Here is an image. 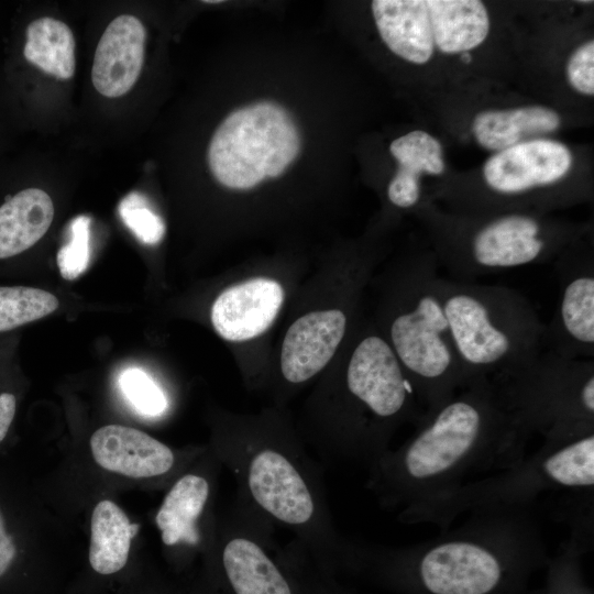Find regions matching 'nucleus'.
Here are the masks:
<instances>
[{
  "instance_id": "nucleus-1",
  "label": "nucleus",
  "mask_w": 594,
  "mask_h": 594,
  "mask_svg": "<svg viewBox=\"0 0 594 594\" xmlns=\"http://www.w3.org/2000/svg\"><path fill=\"white\" fill-rule=\"evenodd\" d=\"M488 380L460 388L425 416L414 436L369 465L367 487L380 503L414 522L468 485L475 474L519 462L527 437Z\"/></svg>"
},
{
  "instance_id": "nucleus-2",
  "label": "nucleus",
  "mask_w": 594,
  "mask_h": 594,
  "mask_svg": "<svg viewBox=\"0 0 594 594\" xmlns=\"http://www.w3.org/2000/svg\"><path fill=\"white\" fill-rule=\"evenodd\" d=\"M217 458L231 471L235 498L289 529L322 570H342L346 540L328 505L323 464L279 409L223 418Z\"/></svg>"
},
{
  "instance_id": "nucleus-3",
  "label": "nucleus",
  "mask_w": 594,
  "mask_h": 594,
  "mask_svg": "<svg viewBox=\"0 0 594 594\" xmlns=\"http://www.w3.org/2000/svg\"><path fill=\"white\" fill-rule=\"evenodd\" d=\"M338 372L307 404L299 431L319 461H361L387 452L395 431L425 411L405 370L374 322L360 327Z\"/></svg>"
},
{
  "instance_id": "nucleus-4",
  "label": "nucleus",
  "mask_w": 594,
  "mask_h": 594,
  "mask_svg": "<svg viewBox=\"0 0 594 594\" xmlns=\"http://www.w3.org/2000/svg\"><path fill=\"white\" fill-rule=\"evenodd\" d=\"M518 506L481 508L464 526L407 549L350 541L346 570L427 594H495L516 566L540 556L536 528Z\"/></svg>"
},
{
  "instance_id": "nucleus-5",
  "label": "nucleus",
  "mask_w": 594,
  "mask_h": 594,
  "mask_svg": "<svg viewBox=\"0 0 594 594\" xmlns=\"http://www.w3.org/2000/svg\"><path fill=\"white\" fill-rule=\"evenodd\" d=\"M435 254L410 257L385 275L375 326L405 370L428 415L462 388L438 290Z\"/></svg>"
},
{
  "instance_id": "nucleus-6",
  "label": "nucleus",
  "mask_w": 594,
  "mask_h": 594,
  "mask_svg": "<svg viewBox=\"0 0 594 594\" xmlns=\"http://www.w3.org/2000/svg\"><path fill=\"white\" fill-rule=\"evenodd\" d=\"M438 290L462 388L518 369L542 351L544 323L516 289L439 276Z\"/></svg>"
},
{
  "instance_id": "nucleus-7",
  "label": "nucleus",
  "mask_w": 594,
  "mask_h": 594,
  "mask_svg": "<svg viewBox=\"0 0 594 594\" xmlns=\"http://www.w3.org/2000/svg\"><path fill=\"white\" fill-rule=\"evenodd\" d=\"M499 402L528 435L559 442L594 432V360L542 350L529 363L488 378Z\"/></svg>"
},
{
  "instance_id": "nucleus-8",
  "label": "nucleus",
  "mask_w": 594,
  "mask_h": 594,
  "mask_svg": "<svg viewBox=\"0 0 594 594\" xmlns=\"http://www.w3.org/2000/svg\"><path fill=\"white\" fill-rule=\"evenodd\" d=\"M300 134L279 103L261 100L230 112L208 146V165L222 186L248 190L280 176L300 151Z\"/></svg>"
},
{
  "instance_id": "nucleus-9",
  "label": "nucleus",
  "mask_w": 594,
  "mask_h": 594,
  "mask_svg": "<svg viewBox=\"0 0 594 594\" xmlns=\"http://www.w3.org/2000/svg\"><path fill=\"white\" fill-rule=\"evenodd\" d=\"M474 226L462 238L441 241L435 254L454 279L473 280L547 262L562 242L551 237L546 223L528 213H504Z\"/></svg>"
},
{
  "instance_id": "nucleus-10",
  "label": "nucleus",
  "mask_w": 594,
  "mask_h": 594,
  "mask_svg": "<svg viewBox=\"0 0 594 594\" xmlns=\"http://www.w3.org/2000/svg\"><path fill=\"white\" fill-rule=\"evenodd\" d=\"M274 525L235 498L228 525L215 546L212 594H298L276 553Z\"/></svg>"
},
{
  "instance_id": "nucleus-11",
  "label": "nucleus",
  "mask_w": 594,
  "mask_h": 594,
  "mask_svg": "<svg viewBox=\"0 0 594 594\" xmlns=\"http://www.w3.org/2000/svg\"><path fill=\"white\" fill-rule=\"evenodd\" d=\"M563 252L556 263L558 299L543 326L542 350L568 359L593 360V256L590 252Z\"/></svg>"
},
{
  "instance_id": "nucleus-12",
  "label": "nucleus",
  "mask_w": 594,
  "mask_h": 594,
  "mask_svg": "<svg viewBox=\"0 0 594 594\" xmlns=\"http://www.w3.org/2000/svg\"><path fill=\"white\" fill-rule=\"evenodd\" d=\"M360 296L339 307L307 312L288 327L279 355L280 376L287 386H300L329 365L349 334L354 333Z\"/></svg>"
},
{
  "instance_id": "nucleus-13",
  "label": "nucleus",
  "mask_w": 594,
  "mask_h": 594,
  "mask_svg": "<svg viewBox=\"0 0 594 594\" xmlns=\"http://www.w3.org/2000/svg\"><path fill=\"white\" fill-rule=\"evenodd\" d=\"M571 165L572 154L564 144L532 139L493 155L484 165L483 176L494 193L516 196L557 183Z\"/></svg>"
},
{
  "instance_id": "nucleus-14",
  "label": "nucleus",
  "mask_w": 594,
  "mask_h": 594,
  "mask_svg": "<svg viewBox=\"0 0 594 594\" xmlns=\"http://www.w3.org/2000/svg\"><path fill=\"white\" fill-rule=\"evenodd\" d=\"M285 299L282 284L268 277L239 282L222 290L212 304L216 332L229 342L260 337L276 320Z\"/></svg>"
},
{
  "instance_id": "nucleus-15",
  "label": "nucleus",
  "mask_w": 594,
  "mask_h": 594,
  "mask_svg": "<svg viewBox=\"0 0 594 594\" xmlns=\"http://www.w3.org/2000/svg\"><path fill=\"white\" fill-rule=\"evenodd\" d=\"M146 30L134 15L113 19L101 35L92 62L91 80L98 92L118 98L138 81L145 51Z\"/></svg>"
},
{
  "instance_id": "nucleus-16",
  "label": "nucleus",
  "mask_w": 594,
  "mask_h": 594,
  "mask_svg": "<svg viewBox=\"0 0 594 594\" xmlns=\"http://www.w3.org/2000/svg\"><path fill=\"white\" fill-rule=\"evenodd\" d=\"M90 448L101 468L134 479L166 474L176 463L169 447L141 430L121 425L96 430Z\"/></svg>"
},
{
  "instance_id": "nucleus-17",
  "label": "nucleus",
  "mask_w": 594,
  "mask_h": 594,
  "mask_svg": "<svg viewBox=\"0 0 594 594\" xmlns=\"http://www.w3.org/2000/svg\"><path fill=\"white\" fill-rule=\"evenodd\" d=\"M372 12L384 43L399 57L427 63L433 54L429 11L422 0H375Z\"/></svg>"
},
{
  "instance_id": "nucleus-18",
  "label": "nucleus",
  "mask_w": 594,
  "mask_h": 594,
  "mask_svg": "<svg viewBox=\"0 0 594 594\" xmlns=\"http://www.w3.org/2000/svg\"><path fill=\"white\" fill-rule=\"evenodd\" d=\"M210 496L211 482L198 473H187L173 484L155 516L165 546L201 544L200 521Z\"/></svg>"
},
{
  "instance_id": "nucleus-19",
  "label": "nucleus",
  "mask_w": 594,
  "mask_h": 594,
  "mask_svg": "<svg viewBox=\"0 0 594 594\" xmlns=\"http://www.w3.org/2000/svg\"><path fill=\"white\" fill-rule=\"evenodd\" d=\"M54 205L44 190L19 191L0 207V258H7L33 246L48 230Z\"/></svg>"
},
{
  "instance_id": "nucleus-20",
  "label": "nucleus",
  "mask_w": 594,
  "mask_h": 594,
  "mask_svg": "<svg viewBox=\"0 0 594 594\" xmlns=\"http://www.w3.org/2000/svg\"><path fill=\"white\" fill-rule=\"evenodd\" d=\"M559 125L560 117L556 111L531 106L483 111L475 117L472 129L483 147L499 152L534 136L553 132Z\"/></svg>"
},
{
  "instance_id": "nucleus-21",
  "label": "nucleus",
  "mask_w": 594,
  "mask_h": 594,
  "mask_svg": "<svg viewBox=\"0 0 594 594\" xmlns=\"http://www.w3.org/2000/svg\"><path fill=\"white\" fill-rule=\"evenodd\" d=\"M426 4L433 44L442 53H465L486 38L490 19L481 1L428 0Z\"/></svg>"
},
{
  "instance_id": "nucleus-22",
  "label": "nucleus",
  "mask_w": 594,
  "mask_h": 594,
  "mask_svg": "<svg viewBox=\"0 0 594 594\" xmlns=\"http://www.w3.org/2000/svg\"><path fill=\"white\" fill-rule=\"evenodd\" d=\"M111 501L99 502L91 516L89 562L100 574H112L127 563L131 539L139 530Z\"/></svg>"
},
{
  "instance_id": "nucleus-23",
  "label": "nucleus",
  "mask_w": 594,
  "mask_h": 594,
  "mask_svg": "<svg viewBox=\"0 0 594 594\" xmlns=\"http://www.w3.org/2000/svg\"><path fill=\"white\" fill-rule=\"evenodd\" d=\"M23 54L29 63L57 79L66 80L75 74V37L61 20L43 16L32 21Z\"/></svg>"
},
{
  "instance_id": "nucleus-24",
  "label": "nucleus",
  "mask_w": 594,
  "mask_h": 594,
  "mask_svg": "<svg viewBox=\"0 0 594 594\" xmlns=\"http://www.w3.org/2000/svg\"><path fill=\"white\" fill-rule=\"evenodd\" d=\"M58 308V299L40 288L0 287V332L41 319Z\"/></svg>"
},
{
  "instance_id": "nucleus-25",
  "label": "nucleus",
  "mask_w": 594,
  "mask_h": 594,
  "mask_svg": "<svg viewBox=\"0 0 594 594\" xmlns=\"http://www.w3.org/2000/svg\"><path fill=\"white\" fill-rule=\"evenodd\" d=\"M389 151L399 164L397 170L418 179L424 173L440 175L444 170L441 145L425 131L399 136L391 143Z\"/></svg>"
},
{
  "instance_id": "nucleus-26",
  "label": "nucleus",
  "mask_w": 594,
  "mask_h": 594,
  "mask_svg": "<svg viewBox=\"0 0 594 594\" xmlns=\"http://www.w3.org/2000/svg\"><path fill=\"white\" fill-rule=\"evenodd\" d=\"M277 556L290 571L298 594H351L336 574L319 568L295 538L287 546L278 547Z\"/></svg>"
},
{
  "instance_id": "nucleus-27",
  "label": "nucleus",
  "mask_w": 594,
  "mask_h": 594,
  "mask_svg": "<svg viewBox=\"0 0 594 594\" xmlns=\"http://www.w3.org/2000/svg\"><path fill=\"white\" fill-rule=\"evenodd\" d=\"M119 387L138 414L146 417L161 416L167 408V399L154 380L139 367H129L119 376Z\"/></svg>"
},
{
  "instance_id": "nucleus-28",
  "label": "nucleus",
  "mask_w": 594,
  "mask_h": 594,
  "mask_svg": "<svg viewBox=\"0 0 594 594\" xmlns=\"http://www.w3.org/2000/svg\"><path fill=\"white\" fill-rule=\"evenodd\" d=\"M118 210L124 224L142 243L155 245L164 238V221L140 193L134 191L125 196Z\"/></svg>"
},
{
  "instance_id": "nucleus-29",
  "label": "nucleus",
  "mask_w": 594,
  "mask_h": 594,
  "mask_svg": "<svg viewBox=\"0 0 594 594\" xmlns=\"http://www.w3.org/2000/svg\"><path fill=\"white\" fill-rule=\"evenodd\" d=\"M90 218L78 216L69 224V239L57 253V266L65 279L81 275L90 261Z\"/></svg>"
},
{
  "instance_id": "nucleus-30",
  "label": "nucleus",
  "mask_w": 594,
  "mask_h": 594,
  "mask_svg": "<svg viewBox=\"0 0 594 594\" xmlns=\"http://www.w3.org/2000/svg\"><path fill=\"white\" fill-rule=\"evenodd\" d=\"M571 86L584 95L594 94V42L580 46L570 57L566 67Z\"/></svg>"
},
{
  "instance_id": "nucleus-31",
  "label": "nucleus",
  "mask_w": 594,
  "mask_h": 594,
  "mask_svg": "<svg viewBox=\"0 0 594 594\" xmlns=\"http://www.w3.org/2000/svg\"><path fill=\"white\" fill-rule=\"evenodd\" d=\"M15 546L11 536L6 531L0 512V576L8 570L15 558Z\"/></svg>"
},
{
  "instance_id": "nucleus-32",
  "label": "nucleus",
  "mask_w": 594,
  "mask_h": 594,
  "mask_svg": "<svg viewBox=\"0 0 594 594\" xmlns=\"http://www.w3.org/2000/svg\"><path fill=\"white\" fill-rule=\"evenodd\" d=\"M15 414V397L10 393L0 394V442L7 436Z\"/></svg>"
},
{
  "instance_id": "nucleus-33",
  "label": "nucleus",
  "mask_w": 594,
  "mask_h": 594,
  "mask_svg": "<svg viewBox=\"0 0 594 594\" xmlns=\"http://www.w3.org/2000/svg\"><path fill=\"white\" fill-rule=\"evenodd\" d=\"M462 61L465 62V63H469L471 61V56L466 53H463L462 54Z\"/></svg>"
}]
</instances>
